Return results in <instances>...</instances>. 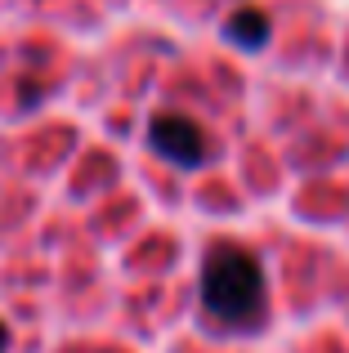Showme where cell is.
I'll return each mask as SVG.
<instances>
[{"label":"cell","mask_w":349,"mask_h":353,"mask_svg":"<svg viewBox=\"0 0 349 353\" xmlns=\"http://www.w3.org/2000/svg\"><path fill=\"white\" fill-rule=\"evenodd\" d=\"M201 304L224 327H246L264 313V268L251 250L219 241L201 259Z\"/></svg>","instance_id":"6da1fadb"},{"label":"cell","mask_w":349,"mask_h":353,"mask_svg":"<svg viewBox=\"0 0 349 353\" xmlns=\"http://www.w3.org/2000/svg\"><path fill=\"white\" fill-rule=\"evenodd\" d=\"M148 143L157 148L166 161L179 165V170H197V165L206 161V134H201L188 117H179V112H166V117L152 121L148 125Z\"/></svg>","instance_id":"7a4b0ae2"},{"label":"cell","mask_w":349,"mask_h":353,"mask_svg":"<svg viewBox=\"0 0 349 353\" xmlns=\"http://www.w3.org/2000/svg\"><path fill=\"white\" fill-rule=\"evenodd\" d=\"M224 36L237 50H264V41H269V14H260L255 5H242L224 23Z\"/></svg>","instance_id":"3957f363"},{"label":"cell","mask_w":349,"mask_h":353,"mask_svg":"<svg viewBox=\"0 0 349 353\" xmlns=\"http://www.w3.org/2000/svg\"><path fill=\"white\" fill-rule=\"evenodd\" d=\"M5 345H9V331H5V322H0V353H5Z\"/></svg>","instance_id":"277c9868"}]
</instances>
